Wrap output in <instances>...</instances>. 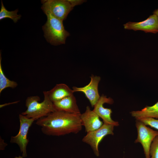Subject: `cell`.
Here are the masks:
<instances>
[{
  "mask_svg": "<svg viewBox=\"0 0 158 158\" xmlns=\"http://www.w3.org/2000/svg\"><path fill=\"white\" fill-rule=\"evenodd\" d=\"M125 29L134 31L142 30L146 33H156L158 32V18L153 14L146 19L138 22H129L123 25Z\"/></svg>",
  "mask_w": 158,
  "mask_h": 158,
  "instance_id": "10",
  "label": "cell"
},
{
  "mask_svg": "<svg viewBox=\"0 0 158 158\" xmlns=\"http://www.w3.org/2000/svg\"><path fill=\"white\" fill-rule=\"evenodd\" d=\"M153 14L156 15L158 18V8L157 9L155 10L153 12Z\"/></svg>",
  "mask_w": 158,
  "mask_h": 158,
  "instance_id": "20",
  "label": "cell"
},
{
  "mask_svg": "<svg viewBox=\"0 0 158 158\" xmlns=\"http://www.w3.org/2000/svg\"><path fill=\"white\" fill-rule=\"evenodd\" d=\"M123 158H124V157H123Z\"/></svg>",
  "mask_w": 158,
  "mask_h": 158,
  "instance_id": "21",
  "label": "cell"
},
{
  "mask_svg": "<svg viewBox=\"0 0 158 158\" xmlns=\"http://www.w3.org/2000/svg\"><path fill=\"white\" fill-rule=\"evenodd\" d=\"M54 111L37 120L42 132L49 136H60L77 134L82 129L80 114Z\"/></svg>",
  "mask_w": 158,
  "mask_h": 158,
  "instance_id": "1",
  "label": "cell"
},
{
  "mask_svg": "<svg viewBox=\"0 0 158 158\" xmlns=\"http://www.w3.org/2000/svg\"><path fill=\"white\" fill-rule=\"evenodd\" d=\"M18 10L17 9L13 11H9L5 7L2 1H1V7L0 11V20L5 18H9L12 19L14 23H16L21 16L18 15Z\"/></svg>",
  "mask_w": 158,
  "mask_h": 158,
  "instance_id": "16",
  "label": "cell"
},
{
  "mask_svg": "<svg viewBox=\"0 0 158 158\" xmlns=\"http://www.w3.org/2000/svg\"><path fill=\"white\" fill-rule=\"evenodd\" d=\"M150 158H158V135L153 141L150 149Z\"/></svg>",
  "mask_w": 158,
  "mask_h": 158,
  "instance_id": "17",
  "label": "cell"
},
{
  "mask_svg": "<svg viewBox=\"0 0 158 158\" xmlns=\"http://www.w3.org/2000/svg\"><path fill=\"white\" fill-rule=\"evenodd\" d=\"M90 78V81L87 85L82 87L74 86L72 90L73 92H80L83 93L89 100L91 106L94 107L100 97L98 92V86L101 78L93 75H92Z\"/></svg>",
  "mask_w": 158,
  "mask_h": 158,
  "instance_id": "8",
  "label": "cell"
},
{
  "mask_svg": "<svg viewBox=\"0 0 158 158\" xmlns=\"http://www.w3.org/2000/svg\"><path fill=\"white\" fill-rule=\"evenodd\" d=\"M44 13L47 16V20L42 28L46 39L54 46L65 44L70 33L65 29L63 21L56 18L48 12Z\"/></svg>",
  "mask_w": 158,
  "mask_h": 158,
  "instance_id": "2",
  "label": "cell"
},
{
  "mask_svg": "<svg viewBox=\"0 0 158 158\" xmlns=\"http://www.w3.org/2000/svg\"><path fill=\"white\" fill-rule=\"evenodd\" d=\"M53 105L55 111L80 114L76 99L73 95L54 102Z\"/></svg>",
  "mask_w": 158,
  "mask_h": 158,
  "instance_id": "12",
  "label": "cell"
},
{
  "mask_svg": "<svg viewBox=\"0 0 158 158\" xmlns=\"http://www.w3.org/2000/svg\"><path fill=\"white\" fill-rule=\"evenodd\" d=\"M44 100L40 102V97L37 96L28 97L26 100L27 110L21 114L28 118L37 120L46 116L54 111L53 103L50 100L47 92H43Z\"/></svg>",
  "mask_w": 158,
  "mask_h": 158,
  "instance_id": "3",
  "label": "cell"
},
{
  "mask_svg": "<svg viewBox=\"0 0 158 158\" xmlns=\"http://www.w3.org/2000/svg\"><path fill=\"white\" fill-rule=\"evenodd\" d=\"M80 117L82 126H84L87 133L99 129L104 123L89 106H87L84 113L80 114Z\"/></svg>",
  "mask_w": 158,
  "mask_h": 158,
  "instance_id": "11",
  "label": "cell"
},
{
  "mask_svg": "<svg viewBox=\"0 0 158 158\" xmlns=\"http://www.w3.org/2000/svg\"><path fill=\"white\" fill-rule=\"evenodd\" d=\"M111 125L103 123L99 129L87 133L83 138L82 141L89 145L92 149L95 154L98 157L99 155V145L103 139L108 135H113L114 127Z\"/></svg>",
  "mask_w": 158,
  "mask_h": 158,
  "instance_id": "6",
  "label": "cell"
},
{
  "mask_svg": "<svg viewBox=\"0 0 158 158\" xmlns=\"http://www.w3.org/2000/svg\"><path fill=\"white\" fill-rule=\"evenodd\" d=\"M130 114L136 120L147 118H158V102L154 105L147 106L140 110L132 111Z\"/></svg>",
  "mask_w": 158,
  "mask_h": 158,
  "instance_id": "14",
  "label": "cell"
},
{
  "mask_svg": "<svg viewBox=\"0 0 158 158\" xmlns=\"http://www.w3.org/2000/svg\"><path fill=\"white\" fill-rule=\"evenodd\" d=\"M135 126L138 135L135 142L141 143L143 149L145 158H150V146L153 140L158 135V131L147 126L137 120H136Z\"/></svg>",
  "mask_w": 158,
  "mask_h": 158,
  "instance_id": "5",
  "label": "cell"
},
{
  "mask_svg": "<svg viewBox=\"0 0 158 158\" xmlns=\"http://www.w3.org/2000/svg\"><path fill=\"white\" fill-rule=\"evenodd\" d=\"M146 126H149L158 130V119L152 118H147L139 120Z\"/></svg>",
  "mask_w": 158,
  "mask_h": 158,
  "instance_id": "18",
  "label": "cell"
},
{
  "mask_svg": "<svg viewBox=\"0 0 158 158\" xmlns=\"http://www.w3.org/2000/svg\"><path fill=\"white\" fill-rule=\"evenodd\" d=\"M41 9L44 13L48 12L56 18L63 21L73 9L67 0H42Z\"/></svg>",
  "mask_w": 158,
  "mask_h": 158,
  "instance_id": "4",
  "label": "cell"
},
{
  "mask_svg": "<svg viewBox=\"0 0 158 158\" xmlns=\"http://www.w3.org/2000/svg\"><path fill=\"white\" fill-rule=\"evenodd\" d=\"M47 93L50 100L54 102L73 95L72 90L65 84H57Z\"/></svg>",
  "mask_w": 158,
  "mask_h": 158,
  "instance_id": "13",
  "label": "cell"
},
{
  "mask_svg": "<svg viewBox=\"0 0 158 158\" xmlns=\"http://www.w3.org/2000/svg\"><path fill=\"white\" fill-rule=\"evenodd\" d=\"M71 6L73 8L75 6L80 5L86 1L83 0H67Z\"/></svg>",
  "mask_w": 158,
  "mask_h": 158,
  "instance_id": "19",
  "label": "cell"
},
{
  "mask_svg": "<svg viewBox=\"0 0 158 158\" xmlns=\"http://www.w3.org/2000/svg\"><path fill=\"white\" fill-rule=\"evenodd\" d=\"M19 118L20 123L19 132L16 136L11 137L10 142L17 144L22 153L23 157H25L27 156L26 147L29 142L27 139L28 131L35 120L28 118L21 114L19 115Z\"/></svg>",
  "mask_w": 158,
  "mask_h": 158,
  "instance_id": "7",
  "label": "cell"
},
{
  "mask_svg": "<svg viewBox=\"0 0 158 158\" xmlns=\"http://www.w3.org/2000/svg\"><path fill=\"white\" fill-rule=\"evenodd\" d=\"M114 103L113 99L111 97H107L103 95L100 97L94 107L93 111L102 119L104 123L111 125L114 126H119L117 121H114L111 117L112 111L110 109L105 108L103 106L105 103L112 104Z\"/></svg>",
  "mask_w": 158,
  "mask_h": 158,
  "instance_id": "9",
  "label": "cell"
},
{
  "mask_svg": "<svg viewBox=\"0 0 158 158\" xmlns=\"http://www.w3.org/2000/svg\"><path fill=\"white\" fill-rule=\"evenodd\" d=\"M1 52L0 53V93L5 89L7 87L14 88L16 87L18 84L13 81L9 80L5 76L1 64Z\"/></svg>",
  "mask_w": 158,
  "mask_h": 158,
  "instance_id": "15",
  "label": "cell"
}]
</instances>
